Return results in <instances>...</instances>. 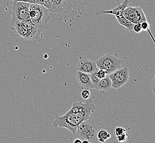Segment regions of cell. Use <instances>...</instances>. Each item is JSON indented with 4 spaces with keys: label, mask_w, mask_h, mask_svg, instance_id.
<instances>
[{
    "label": "cell",
    "mask_w": 155,
    "mask_h": 143,
    "mask_svg": "<svg viewBox=\"0 0 155 143\" xmlns=\"http://www.w3.org/2000/svg\"><path fill=\"white\" fill-rule=\"evenodd\" d=\"M95 109V106L91 99H87L85 102H74L71 108L66 114L61 116L55 115L53 126L66 128L75 134L78 126L81 123L89 119Z\"/></svg>",
    "instance_id": "obj_1"
},
{
    "label": "cell",
    "mask_w": 155,
    "mask_h": 143,
    "mask_svg": "<svg viewBox=\"0 0 155 143\" xmlns=\"http://www.w3.org/2000/svg\"><path fill=\"white\" fill-rule=\"evenodd\" d=\"M51 12L57 15L61 19L65 21H72L75 18H80L81 13L68 0H51Z\"/></svg>",
    "instance_id": "obj_2"
},
{
    "label": "cell",
    "mask_w": 155,
    "mask_h": 143,
    "mask_svg": "<svg viewBox=\"0 0 155 143\" xmlns=\"http://www.w3.org/2000/svg\"><path fill=\"white\" fill-rule=\"evenodd\" d=\"M29 15L30 21L39 30L43 32L48 28L50 15L48 11L44 6L38 3H30Z\"/></svg>",
    "instance_id": "obj_3"
},
{
    "label": "cell",
    "mask_w": 155,
    "mask_h": 143,
    "mask_svg": "<svg viewBox=\"0 0 155 143\" xmlns=\"http://www.w3.org/2000/svg\"><path fill=\"white\" fill-rule=\"evenodd\" d=\"M12 30H15L19 35L27 40L38 39L42 33V31L37 28L30 19L12 22Z\"/></svg>",
    "instance_id": "obj_4"
},
{
    "label": "cell",
    "mask_w": 155,
    "mask_h": 143,
    "mask_svg": "<svg viewBox=\"0 0 155 143\" xmlns=\"http://www.w3.org/2000/svg\"><path fill=\"white\" fill-rule=\"evenodd\" d=\"M97 129L92 120L89 119L81 123L78 126L75 133L81 140H88L90 143H97Z\"/></svg>",
    "instance_id": "obj_5"
},
{
    "label": "cell",
    "mask_w": 155,
    "mask_h": 143,
    "mask_svg": "<svg viewBox=\"0 0 155 143\" xmlns=\"http://www.w3.org/2000/svg\"><path fill=\"white\" fill-rule=\"evenodd\" d=\"M96 64L98 69H103L108 75L120 68L123 62L117 54H107L100 57L96 60Z\"/></svg>",
    "instance_id": "obj_6"
},
{
    "label": "cell",
    "mask_w": 155,
    "mask_h": 143,
    "mask_svg": "<svg viewBox=\"0 0 155 143\" xmlns=\"http://www.w3.org/2000/svg\"><path fill=\"white\" fill-rule=\"evenodd\" d=\"M30 3L13 1L12 4L11 15L12 22H21L29 19V6Z\"/></svg>",
    "instance_id": "obj_7"
},
{
    "label": "cell",
    "mask_w": 155,
    "mask_h": 143,
    "mask_svg": "<svg viewBox=\"0 0 155 143\" xmlns=\"http://www.w3.org/2000/svg\"><path fill=\"white\" fill-rule=\"evenodd\" d=\"M108 75L112 81V88L119 89L128 81V68H120Z\"/></svg>",
    "instance_id": "obj_8"
},
{
    "label": "cell",
    "mask_w": 155,
    "mask_h": 143,
    "mask_svg": "<svg viewBox=\"0 0 155 143\" xmlns=\"http://www.w3.org/2000/svg\"><path fill=\"white\" fill-rule=\"evenodd\" d=\"M122 15L134 24L146 21V16L143 9L138 7L128 6L123 11Z\"/></svg>",
    "instance_id": "obj_9"
},
{
    "label": "cell",
    "mask_w": 155,
    "mask_h": 143,
    "mask_svg": "<svg viewBox=\"0 0 155 143\" xmlns=\"http://www.w3.org/2000/svg\"><path fill=\"white\" fill-rule=\"evenodd\" d=\"M75 69L77 71L88 74L97 72L98 69L95 61L89 60L86 57L82 56L79 57V62Z\"/></svg>",
    "instance_id": "obj_10"
},
{
    "label": "cell",
    "mask_w": 155,
    "mask_h": 143,
    "mask_svg": "<svg viewBox=\"0 0 155 143\" xmlns=\"http://www.w3.org/2000/svg\"><path fill=\"white\" fill-rule=\"evenodd\" d=\"M129 2V0H124L121 4L117 6L114 9H110V10H104L101 8H97L95 9V14L97 17H100L101 15H107V14L113 15L114 16L122 15L123 11L128 6Z\"/></svg>",
    "instance_id": "obj_11"
},
{
    "label": "cell",
    "mask_w": 155,
    "mask_h": 143,
    "mask_svg": "<svg viewBox=\"0 0 155 143\" xmlns=\"http://www.w3.org/2000/svg\"><path fill=\"white\" fill-rule=\"evenodd\" d=\"M76 79L82 89H92V82L90 74L77 71L76 73Z\"/></svg>",
    "instance_id": "obj_12"
},
{
    "label": "cell",
    "mask_w": 155,
    "mask_h": 143,
    "mask_svg": "<svg viewBox=\"0 0 155 143\" xmlns=\"http://www.w3.org/2000/svg\"><path fill=\"white\" fill-rule=\"evenodd\" d=\"M112 88V81L107 75L106 77L100 79L96 86L95 89L107 91Z\"/></svg>",
    "instance_id": "obj_13"
},
{
    "label": "cell",
    "mask_w": 155,
    "mask_h": 143,
    "mask_svg": "<svg viewBox=\"0 0 155 143\" xmlns=\"http://www.w3.org/2000/svg\"><path fill=\"white\" fill-rule=\"evenodd\" d=\"M115 17L120 25L125 27V28L128 30H133V27L134 25V23H133L130 21H129L128 19H127L123 15H117Z\"/></svg>",
    "instance_id": "obj_14"
},
{
    "label": "cell",
    "mask_w": 155,
    "mask_h": 143,
    "mask_svg": "<svg viewBox=\"0 0 155 143\" xmlns=\"http://www.w3.org/2000/svg\"><path fill=\"white\" fill-rule=\"evenodd\" d=\"M97 138L99 141L101 143H104L106 140L110 139L111 135L106 130L102 129L97 131Z\"/></svg>",
    "instance_id": "obj_15"
},
{
    "label": "cell",
    "mask_w": 155,
    "mask_h": 143,
    "mask_svg": "<svg viewBox=\"0 0 155 143\" xmlns=\"http://www.w3.org/2000/svg\"><path fill=\"white\" fill-rule=\"evenodd\" d=\"M71 3L79 12L83 14L84 9L85 8V3L83 0H68Z\"/></svg>",
    "instance_id": "obj_16"
},
{
    "label": "cell",
    "mask_w": 155,
    "mask_h": 143,
    "mask_svg": "<svg viewBox=\"0 0 155 143\" xmlns=\"http://www.w3.org/2000/svg\"><path fill=\"white\" fill-rule=\"evenodd\" d=\"M96 72H95L94 73L90 74V79H91V81L92 82V89H95L96 85L97 84L100 80V79L97 77Z\"/></svg>",
    "instance_id": "obj_17"
},
{
    "label": "cell",
    "mask_w": 155,
    "mask_h": 143,
    "mask_svg": "<svg viewBox=\"0 0 155 143\" xmlns=\"http://www.w3.org/2000/svg\"><path fill=\"white\" fill-rule=\"evenodd\" d=\"M141 25L142 30H143V31H147V32H148V33L151 36V38H152V40H153V42H155V40H154V39H153V37L152 34H151V32H150V30L149 23L146 21H143V22L141 23Z\"/></svg>",
    "instance_id": "obj_18"
},
{
    "label": "cell",
    "mask_w": 155,
    "mask_h": 143,
    "mask_svg": "<svg viewBox=\"0 0 155 143\" xmlns=\"http://www.w3.org/2000/svg\"><path fill=\"white\" fill-rule=\"evenodd\" d=\"M117 139L118 140V141L119 143H124L127 141V140H128L129 139V135L127 132L126 131L124 133L116 137Z\"/></svg>",
    "instance_id": "obj_19"
},
{
    "label": "cell",
    "mask_w": 155,
    "mask_h": 143,
    "mask_svg": "<svg viewBox=\"0 0 155 143\" xmlns=\"http://www.w3.org/2000/svg\"><path fill=\"white\" fill-rule=\"evenodd\" d=\"M127 131V130L125 128L122 127H118L114 129V134L116 135V137H118L120 135L124 133L125 132Z\"/></svg>",
    "instance_id": "obj_20"
},
{
    "label": "cell",
    "mask_w": 155,
    "mask_h": 143,
    "mask_svg": "<svg viewBox=\"0 0 155 143\" xmlns=\"http://www.w3.org/2000/svg\"><path fill=\"white\" fill-rule=\"evenodd\" d=\"M90 95H91V93L89 89H83L82 91L81 92V96L84 100H87L89 98Z\"/></svg>",
    "instance_id": "obj_21"
},
{
    "label": "cell",
    "mask_w": 155,
    "mask_h": 143,
    "mask_svg": "<svg viewBox=\"0 0 155 143\" xmlns=\"http://www.w3.org/2000/svg\"><path fill=\"white\" fill-rule=\"evenodd\" d=\"M97 75L100 79H101L102 78H104L107 75V73L106 72L103 70V69H98V71L96 72Z\"/></svg>",
    "instance_id": "obj_22"
},
{
    "label": "cell",
    "mask_w": 155,
    "mask_h": 143,
    "mask_svg": "<svg viewBox=\"0 0 155 143\" xmlns=\"http://www.w3.org/2000/svg\"><path fill=\"white\" fill-rule=\"evenodd\" d=\"M133 30H134L135 33L139 34L141 33L143 30L141 28V23H137L136 24H134L133 27Z\"/></svg>",
    "instance_id": "obj_23"
},
{
    "label": "cell",
    "mask_w": 155,
    "mask_h": 143,
    "mask_svg": "<svg viewBox=\"0 0 155 143\" xmlns=\"http://www.w3.org/2000/svg\"><path fill=\"white\" fill-rule=\"evenodd\" d=\"M10 1V0H8ZM13 1H18V2H29L31 3L32 0H13Z\"/></svg>",
    "instance_id": "obj_24"
},
{
    "label": "cell",
    "mask_w": 155,
    "mask_h": 143,
    "mask_svg": "<svg viewBox=\"0 0 155 143\" xmlns=\"http://www.w3.org/2000/svg\"><path fill=\"white\" fill-rule=\"evenodd\" d=\"M82 140H81V139L78 138V139H75L74 141V143H81Z\"/></svg>",
    "instance_id": "obj_25"
},
{
    "label": "cell",
    "mask_w": 155,
    "mask_h": 143,
    "mask_svg": "<svg viewBox=\"0 0 155 143\" xmlns=\"http://www.w3.org/2000/svg\"><path fill=\"white\" fill-rule=\"evenodd\" d=\"M81 143H90L88 140H82V142Z\"/></svg>",
    "instance_id": "obj_26"
}]
</instances>
